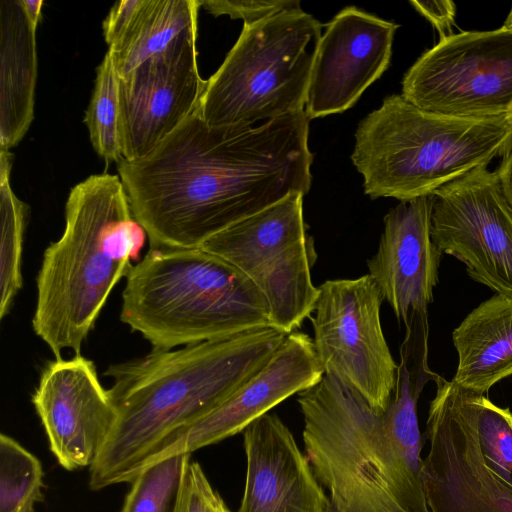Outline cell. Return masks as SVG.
Here are the masks:
<instances>
[{
	"mask_svg": "<svg viewBox=\"0 0 512 512\" xmlns=\"http://www.w3.org/2000/svg\"><path fill=\"white\" fill-rule=\"evenodd\" d=\"M65 229L44 252L37 276L34 332L56 358L79 354L109 294L144 246L118 175L95 174L76 184L65 205Z\"/></svg>",
	"mask_w": 512,
	"mask_h": 512,
	"instance_id": "obj_4",
	"label": "cell"
},
{
	"mask_svg": "<svg viewBox=\"0 0 512 512\" xmlns=\"http://www.w3.org/2000/svg\"><path fill=\"white\" fill-rule=\"evenodd\" d=\"M430 403L422 478L430 512H512V486L487 465L457 402L439 375Z\"/></svg>",
	"mask_w": 512,
	"mask_h": 512,
	"instance_id": "obj_12",
	"label": "cell"
},
{
	"mask_svg": "<svg viewBox=\"0 0 512 512\" xmlns=\"http://www.w3.org/2000/svg\"><path fill=\"white\" fill-rule=\"evenodd\" d=\"M24 9L31 20V22L34 24L35 27L38 26V23L40 21L41 17V9L43 5L42 0H22Z\"/></svg>",
	"mask_w": 512,
	"mask_h": 512,
	"instance_id": "obj_32",
	"label": "cell"
},
{
	"mask_svg": "<svg viewBox=\"0 0 512 512\" xmlns=\"http://www.w3.org/2000/svg\"><path fill=\"white\" fill-rule=\"evenodd\" d=\"M453 387L487 465L512 486V412L496 406L484 394L465 389L454 382Z\"/></svg>",
	"mask_w": 512,
	"mask_h": 512,
	"instance_id": "obj_22",
	"label": "cell"
},
{
	"mask_svg": "<svg viewBox=\"0 0 512 512\" xmlns=\"http://www.w3.org/2000/svg\"><path fill=\"white\" fill-rule=\"evenodd\" d=\"M502 157L497 174L503 193L512 209V145Z\"/></svg>",
	"mask_w": 512,
	"mask_h": 512,
	"instance_id": "obj_31",
	"label": "cell"
},
{
	"mask_svg": "<svg viewBox=\"0 0 512 512\" xmlns=\"http://www.w3.org/2000/svg\"><path fill=\"white\" fill-rule=\"evenodd\" d=\"M36 28L22 0L0 2V150L25 136L34 118Z\"/></svg>",
	"mask_w": 512,
	"mask_h": 512,
	"instance_id": "obj_19",
	"label": "cell"
},
{
	"mask_svg": "<svg viewBox=\"0 0 512 512\" xmlns=\"http://www.w3.org/2000/svg\"><path fill=\"white\" fill-rule=\"evenodd\" d=\"M458 366L452 381L484 394L512 375V296L495 294L454 329Z\"/></svg>",
	"mask_w": 512,
	"mask_h": 512,
	"instance_id": "obj_20",
	"label": "cell"
},
{
	"mask_svg": "<svg viewBox=\"0 0 512 512\" xmlns=\"http://www.w3.org/2000/svg\"><path fill=\"white\" fill-rule=\"evenodd\" d=\"M321 29L302 9L243 25L196 111L210 126L236 128L304 111Z\"/></svg>",
	"mask_w": 512,
	"mask_h": 512,
	"instance_id": "obj_7",
	"label": "cell"
},
{
	"mask_svg": "<svg viewBox=\"0 0 512 512\" xmlns=\"http://www.w3.org/2000/svg\"><path fill=\"white\" fill-rule=\"evenodd\" d=\"M303 197L290 193L200 247L245 274L266 300L272 326L287 334L311 317L319 295L311 279L315 255L304 223Z\"/></svg>",
	"mask_w": 512,
	"mask_h": 512,
	"instance_id": "obj_8",
	"label": "cell"
},
{
	"mask_svg": "<svg viewBox=\"0 0 512 512\" xmlns=\"http://www.w3.org/2000/svg\"><path fill=\"white\" fill-rule=\"evenodd\" d=\"M430 235L441 254L465 264L473 280L512 296V209L497 171L482 166L437 189Z\"/></svg>",
	"mask_w": 512,
	"mask_h": 512,
	"instance_id": "obj_11",
	"label": "cell"
},
{
	"mask_svg": "<svg viewBox=\"0 0 512 512\" xmlns=\"http://www.w3.org/2000/svg\"><path fill=\"white\" fill-rule=\"evenodd\" d=\"M42 465L8 435H0V512H33L42 500Z\"/></svg>",
	"mask_w": 512,
	"mask_h": 512,
	"instance_id": "obj_26",
	"label": "cell"
},
{
	"mask_svg": "<svg viewBox=\"0 0 512 512\" xmlns=\"http://www.w3.org/2000/svg\"><path fill=\"white\" fill-rule=\"evenodd\" d=\"M401 95L422 110L445 116L507 115L512 106V28L440 39L407 70Z\"/></svg>",
	"mask_w": 512,
	"mask_h": 512,
	"instance_id": "obj_9",
	"label": "cell"
},
{
	"mask_svg": "<svg viewBox=\"0 0 512 512\" xmlns=\"http://www.w3.org/2000/svg\"><path fill=\"white\" fill-rule=\"evenodd\" d=\"M318 289L315 316L310 319L324 374L383 413L395 389L398 364L382 331V294L369 274L327 280Z\"/></svg>",
	"mask_w": 512,
	"mask_h": 512,
	"instance_id": "obj_10",
	"label": "cell"
},
{
	"mask_svg": "<svg viewBox=\"0 0 512 512\" xmlns=\"http://www.w3.org/2000/svg\"><path fill=\"white\" fill-rule=\"evenodd\" d=\"M305 110L250 128L208 125L195 110L145 157L117 163L150 248H198L278 202L307 194L313 155Z\"/></svg>",
	"mask_w": 512,
	"mask_h": 512,
	"instance_id": "obj_1",
	"label": "cell"
},
{
	"mask_svg": "<svg viewBox=\"0 0 512 512\" xmlns=\"http://www.w3.org/2000/svg\"><path fill=\"white\" fill-rule=\"evenodd\" d=\"M507 115L512 119V106L510 107L509 112H508Z\"/></svg>",
	"mask_w": 512,
	"mask_h": 512,
	"instance_id": "obj_34",
	"label": "cell"
},
{
	"mask_svg": "<svg viewBox=\"0 0 512 512\" xmlns=\"http://www.w3.org/2000/svg\"><path fill=\"white\" fill-rule=\"evenodd\" d=\"M323 375L313 339L303 332L289 333L256 373L219 406L169 434L144 466L173 454H191L243 432L274 406L316 384Z\"/></svg>",
	"mask_w": 512,
	"mask_h": 512,
	"instance_id": "obj_13",
	"label": "cell"
},
{
	"mask_svg": "<svg viewBox=\"0 0 512 512\" xmlns=\"http://www.w3.org/2000/svg\"><path fill=\"white\" fill-rule=\"evenodd\" d=\"M398 27L354 6L334 16L316 49L305 105L309 120L356 104L388 68Z\"/></svg>",
	"mask_w": 512,
	"mask_h": 512,
	"instance_id": "obj_16",
	"label": "cell"
},
{
	"mask_svg": "<svg viewBox=\"0 0 512 512\" xmlns=\"http://www.w3.org/2000/svg\"><path fill=\"white\" fill-rule=\"evenodd\" d=\"M246 481L238 512H330V499L288 427L266 413L244 431Z\"/></svg>",
	"mask_w": 512,
	"mask_h": 512,
	"instance_id": "obj_17",
	"label": "cell"
},
{
	"mask_svg": "<svg viewBox=\"0 0 512 512\" xmlns=\"http://www.w3.org/2000/svg\"><path fill=\"white\" fill-rule=\"evenodd\" d=\"M95 85L84 122L96 153L107 163L123 159L118 77L107 52L97 67Z\"/></svg>",
	"mask_w": 512,
	"mask_h": 512,
	"instance_id": "obj_24",
	"label": "cell"
},
{
	"mask_svg": "<svg viewBox=\"0 0 512 512\" xmlns=\"http://www.w3.org/2000/svg\"><path fill=\"white\" fill-rule=\"evenodd\" d=\"M32 402L59 464L70 471L91 467L117 420L94 363L81 354L50 361Z\"/></svg>",
	"mask_w": 512,
	"mask_h": 512,
	"instance_id": "obj_15",
	"label": "cell"
},
{
	"mask_svg": "<svg viewBox=\"0 0 512 512\" xmlns=\"http://www.w3.org/2000/svg\"><path fill=\"white\" fill-rule=\"evenodd\" d=\"M433 194L400 201L384 216L378 249L368 259L369 275L396 318L427 310L438 282L441 253L430 235Z\"/></svg>",
	"mask_w": 512,
	"mask_h": 512,
	"instance_id": "obj_18",
	"label": "cell"
},
{
	"mask_svg": "<svg viewBox=\"0 0 512 512\" xmlns=\"http://www.w3.org/2000/svg\"><path fill=\"white\" fill-rule=\"evenodd\" d=\"M503 26L506 28H512V6L506 20L504 21Z\"/></svg>",
	"mask_w": 512,
	"mask_h": 512,
	"instance_id": "obj_33",
	"label": "cell"
},
{
	"mask_svg": "<svg viewBox=\"0 0 512 512\" xmlns=\"http://www.w3.org/2000/svg\"><path fill=\"white\" fill-rule=\"evenodd\" d=\"M199 0H145L124 36L109 47L118 78L174 47L197 37Z\"/></svg>",
	"mask_w": 512,
	"mask_h": 512,
	"instance_id": "obj_21",
	"label": "cell"
},
{
	"mask_svg": "<svg viewBox=\"0 0 512 512\" xmlns=\"http://www.w3.org/2000/svg\"><path fill=\"white\" fill-rule=\"evenodd\" d=\"M200 6L218 17L228 15L250 25L287 10L301 9L296 0H199Z\"/></svg>",
	"mask_w": 512,
	"mask_h": 512,
	"instance_id": "obj_27",
	"label": "cell"
},
{
	"mask_svg": "<svg viewBox=\"0 0 512 512\" xmlns=\"http://www.w3.org/2000/svg\"><path fill=\"white\" fill-rule=\"evenodd\" d=\"M191 454H173L144 466L130 482L121 512H176Z\"/></svg>",
	"mask_w": 512,
	"mask_h": 512,
	"instance_id": "obj_25",
	"label": "cell"
},
{
	"mask_svg": "<svg viewBox=\"0 0 512 512\" xmlns=\"http://www.w3.org/2000/svg\"><path fill=\"white\" fill-rule=\"evenodd\" d=\"M196 38L118 78L124 160L148 155L197 109L206 80L198 70Z\"/></svg>",
	"mask_w": 512,
	"mask_h": 512,
	"instance_id": "obj_14",
	"label": "cell"
},
{
	"mask_svg": "<svg viewBox=\"0 0 512 512\" xmlns=\"http://www.w3.org/2000/svg\"><path fill=\"white\" fill-rule=\"evenodd\" d=\"M287 335L260 327L110 365L117 420L90 467V489L131 482L160 442L224 402Z\"/></svg>",
	"mask_w": 512,
	"mask_h": 512,
	"instance_id": "obj_3",
	"label": "cell"
},
{
	"mask_svg": "<svg viewBox=\"0 0 512 512\" xmlns=\"http://www.w3.org/2000/svg\"><path fill=\"white\" fill-rule=\"evenodd\" d=\"M145 0H120L103 21V34L109 47L115 45L129 30Z\"/></svg>",
	"mask_w": 512,
	"mask_h": 512,
	"instance_id": "obj_29",
	"label": "cell"
},
{
	"mask_svg": "<svg viewBox=\"0 0 512 512\" xmlns=\"http://www.w3.org/2000/svg\"><path fill=\"white\" fill-rule=\"evenodd\" d=\"M176 512H230L197 462L186 468Z\"/></svg>",
	"mask_w": 512,
	"mask_h": 512,
	"instance_id": "obj_28",
	"label": "cell"
},
{
	"mask_svg": "<svg viewBox=\"0 0 512 512\" xmlns=\"http://www.w3.org/2000/svg\"><path fill=\"white\" fill-rule=\"evenodd\" d=\"M399 354L395 389L383 413L325 374L297 394L305 456L328 492L330 512H430L417 403L436 373L425 351Z\"/></svg>",
	"mask_w": 512,
	"mask_h": 512,
	"instance_id": "obj_2",
	"label": "cell"
},
{
	"mask_svg": "<svg viewBox=\"0 0 512 512\" xmlns=\"http://www.w3.org/2000/svg\"><path fill=\"white\" fill-rule=\"evenodd\" d=\"M511 145L508 115L486 119L445 116L394 94L359 122L351 160L371 199L406 201L433 194L488 166Z\"/></svg>",
	"mask_w": 512,
	"mask_h": 512,
	"instance_id": "obj_6",
	"label": "cell"
},
{
	"mask_svg": "<svg viewBox=\"0 0 512 512\" xmlns=\"http://www.w3.org/2000/svg\"><path fill=\"white\" fill-rule=\"evenodd\" d=\"M120 319L154 350L272 326L268 304L235 266L198 248H150L126 277Z\"/></svg>",
	"mask_w": 512,
	"mask_h": 512,
	"instance_id": "obj_5",
	"label": "cell"
},
{
	"mask_svg": "<svg viewBox=\"0 0 512 512\" xmlns=\"http://www.w3.org/2000/svg\"><path fill=\"white\" fill-rule=\"evenodd\" d=\"M13 155L0 150V319L10 311L22 287L21 261L27 205L10 186Z\"/></svg>",
	"mask_w": 512,
	"mask_h": 512,
	"instance_id": "obj_23",
	"label": "cell"
},
{
	"mask_svg": "<svg viewBox=\"0 0 512 512\" xmlns=\"http://www.w3.org/2000/svg\"><path fill=\"white\" fill-rule=\"evenodd\" d=\"M410 4L438 30L441 39L446 37V31L451 32L456 15L454 2L450 0H412Z\"/></svg>",
	"mask_w": 512,
	"mask_h": 512,
	"instance_id": "obj_30",
	"label": "cell"
}]
</instances>
